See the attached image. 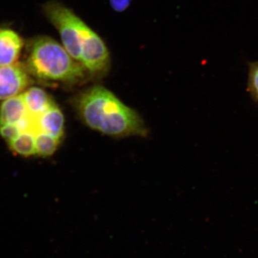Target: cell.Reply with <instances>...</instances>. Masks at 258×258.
Here are the masks:
<instances>
[{
    "mask_svg": "<svg viewBox=\"0 0 258 258\" xmlns=\"http://www.w3.org/2000/svg\"><path fill=\"white\" fill-rule=\"evenodd\" d=\"M45 13L50 23L57 29L66 50L74 59L81 58V24L83 20L64 5L50 2L45 6Z\"/></svg>",
    "mask_w": 258,
    "mask_h": 258,
    "instance_id": "3",
    "label": "cell"
},
{
    "mask_svg": "<svg viewBox=\"0 0 258 258\" xmlns=\"http://www.w3.org/2000/svg\"><path fill=\"white\" fill-rule=\"evenodd\" d=\"M12 150L24 157L35 155V133L25 131L10 142Z\"/></svg>",
    "mask_w": 258,
    "mask_h": 258,
    "instance_id": "10",
    "label": "cell"
},
{
    "mask_svg": "<svg viewBox=\"0 0 258 258\" xmlns=\"http://www.w3.org/2000/svg\"><path fill=\"white\" fill-rule=\"evenodd\" d=\"M133 0H109L112 9L117 13H123L128 9Z\"/></svg>",
    "mask_w": 258,
    "mask_h": 258,
    "instance_id": "14",
    "label": "cell"
},
{
    "mask_svg": "<svg viewBox=\"0 0 258 258\" xmlns=\"http://www.w3.org/2000/svg\"><path fill=\"white\" fill-rule=\"evenodd\" d=\"M24 64L30 76L42 81L76 84L88 74L83 64L70 55L63 45L49 37L32 40Z\"/></svg>",
    "mask_w": 258,
    "mask_h": 258,
    "instance_id": "2",
    "label": "cell"
},
{
    "mask_svg": "<svg viewBox=\"0 0 258 258\" xmlns=\"http://www.w3.org/2000/svg\"><path fill=\"white\" fill-rule=\"evenodd\" d=\"M24 43L17 32L9 29H0V66L17 63Z\"/></svg>",
    "mask_w": 258,
    "mask_h": 258,
    "instance_id": "7",
    "label": "cell"
},
{
    "mask_svg": "<svg viewBox=\"0 0 258 258\" xmlns=\"http://www.w3.org/2000/svg\"><path fill=\"white\" fill-rule=\"evenodd\" d=\"M30 76L24 64L0 66V100L23 93L31 83Z\"/></svg>",
    "mask_w": 258,
    "mask_h": 258,
    "instance_id": "5",
    "label": "cell"
},
{
    "mask_svg": "<svg viewBox=\"0 0 258 258\" xmlns=\"http://www.w3.org/2000/svg\"><path fill=\"white\" fill-rule=\"evenodd\" d=\"M64 125L63 113L55 103L34 119L35 133L42 132L48 134L60 142L64 135Z\"/></svg>",
    "mask_w": 258,
    "mask_h": 258,
    "instance_id": "6",
    "label": "cell"
},
{
    "mask_svg": "<svg viewBox=\"0 0 258 258\" xmlns=\"http://www.w3.org/2000/svg\"><path fill=\"white\" fill-rule=\"evenodd\" d=\"M247 91L252 99L258 102V61L249 62Z\"/></svg>",
    "mask_w": 258,
    "mask_h": 258,
    "instance_id": "12",
    "label": "cell"
},
{
    "mask_svg": "<svg viewBox=\"0 0 258 258\" xmlns=\"http://www.w3.org/2000/svg\"><path fill=\"white\" fill-rule=\"evenodd\" d=\"M60 142L48 134L37 132L35 133V155L40 157L52 155L57 150Z\"/></svg>",
    "mask_w": 258,
    "mask_h": 258,
    "instance_id": "11",
    "label": "cell"
},
{
    "mask_svg": "<svg viewBox=\"0 0 258 258\" xmlns=\"http://www.w3.org/2000/svg\"><path fill=\"white\" fill-rule=\"evenodd\" d=\"M74 104L83 123L104 135L114 138L147 135L140 115L103 86L85 90L76 97Z\"/></svg>",
    "mask_w": 258,
    "mask_h": 258,
    "instance_id": "1",
    "label": "cell"
},
{
    "mask_svg": "<svg viewBox=\"0 0 258 258\" xmlns=\"http://www.w3.org/2000/svg\"><path fill=\"white\" fill-rule=\"evenodd\" d=\"M28 116L23 95L5 100L0 106V125H18Z\"/></svg>",
    "mask_w": 258,
    "mask_h": 258,
    "instance_id": "9",
    "label": "cell"
},
{
    "mask_svg": "<svg viewBox=\"0 0 258 258\" xmlns=\"http://www.w3.org/2000/svg\"><path fill=\"white\" fill-rule=\"evenodd\" d=\"M22 95L28 115L32 119L41 115L54 103L47 93L40 88H28Z\"/></svg>",
    "mask_w": 258,
    "mask_h": 258,
    "instance_id": "8",
    "label": "cell"
},
{
    "mask_svg": "<svg viewBox=\"0 0 258 258\" xmlns=\"http://www.w3.org/2000/svg\"><path fill=\"white\" fill-rule=\"evenodd\" d=\"M21 132V130L19 128L18 125H0V135L9 143L13 139L16 138Z\"/></svg>",
    "mask_w": 258,
    "mask_h": 258,
    "instance_id": "13",
    "label": "cell"
},
{
    "mask_svg": "<svg viewBox=\"0 0 258 258\" xmlns=\"http://www.w3.org/2000/svg\"><path fill=\"white\" fill-rule=\"evenodd\" d=\"M81 58L80 62L94 77L105 75L109 69L110 53L105 42L93 29L81 24Z\"/></svg>",
    "mask_w": 258,
    "mask_h": 258,
    "instance_id": "4",
    "label": "cell"
}]
</instances>
